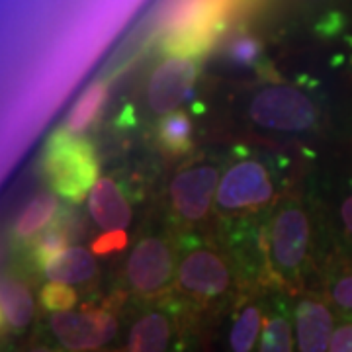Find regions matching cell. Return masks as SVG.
I'll list each match as a JSON object with an SVG mask.
<instances>
[{"instance_id":"obj_23","label":"cell","mask_w":352,"mask_h":352,"mask_svg":"<svg viewBox=\"0 0 352 352\" xmlns=\"http://www.w3.org/2000/svg\"><path fill=\"white\" fill-rule=\"evenodd\" d=\"M127 245V235L124 233V229H113L104 233L102 237L92 243V252L96 254H110V252L122 251Z\"/></svg>"},{"instance_id":"obj_13","label":"cell","mask_w":352,"mask_h":352,"mask_svg":"<svg viewBox=\"0 0 352 352\" xmlns=\"http://www.w3.org/2000/svg\"><path fill=\"white\" fill-rule=\"evenodd\" d=\"M173 337V323L164 311H147L129 331L127 352H166Z\"/></svg>"},{"instance_id":"obj_3","label":"cell","mask_w":352,"mask_h":352,"mask_svg":"<svg viewBox=\"0 0 352 352\" xmlns=\"http://www.w3.org/2000/svg\"><path fill=\"white\" fill-rule=\"evenodd\" d=\"M50 327L67 351L85 352L108 344L118 333V319L108 309L85 307L82 311H57Z\"/></svg>"},{"instance_id":"obj_9","label":"cell","mask_w":352,"mask_h":352,"mask_svg":"<svg viewBox=\"0 0 352 352\" xmlns=\"http://www.w3.org/2000/svg\"><path fill=\"white\" fill-rule=\"evenodd\" d=\"M217 180V170L212 166H198L178 173L170 184V198L176 212L190 221L201 219L210 210Z\"/></svg>"},{"instance_id":"obj_16","label":"cell","mask_w":352,"mask_h":352,"mask_svg":"<svg viewBox=\"0 0 352 352\" xmlns=\"http://www.w3.org/2000/svg\"><path fill=\"white\" fill-rule=\"evenodd\" d=\"M57 214V198L51 192H39L34 200L25 206V210L18 215L14 223V235L18 239H32L36 233H41L45 226Z\"/></svg>"},{"instance_id":"obj_5","label":"cell","mask_w":352,"mask_h":352,"mask_svg":"<svg viewBox=\"0 0 352 352\" xmlns=\"http://www.w3.org/2000/svg\"><path fill=\"white\" fill-rule=\"evenodd\" d=\"M272 182L258 161H241L227 170L217 186V204L223 210L263 206L272 198Z\"/></svg>"},{"instance_id":"obj_17","label":"cell","mask_w":352,"mask_h":352,"mask_svg":"<svg viewBox=\"0 0 352 352\" xmlns=\"http://www.w3.org/2000/svg\"><path fill=\"white\" fill-rule=\"evenodd\" d=\"M106 94H108V87L104 82H94L80 94V98L76 100L73 110L67 116L65 126L73 133H82L100 113L102 106L106 102Z\"/></svg>"},{"instance_id":"obj_21","label":"cell","mask_w":352,"mask_h":352,"mask_svg":"<svg viewBox=\"0 0 352 352\" xmlns=\"http://www.w3.org/2000/svg\"><path fill=\"white\" fill-rule=\"evenodd\" d=\"M39 302L51 314L71 311L76 303V292L63 282H50L39 292Z\"/></svg>"},{"instance_id":"obj_22","label":"cell","mask_w":352,"mask_h":352,"mask_svg":"<svg viewBox=\"0 0 352 352\" xmlns=\"http://www.w3.org/2000/svg\"><path fill=\"white\" fill-rule=\"evenodd\" d=\"M258 43L252 38H237L229 45V57L239 65H251L258 57Z\"/></svg>"},{"instance_id":"obj_18","label":"cell","mask_w":352,"mask_h":352,"mask_svg":"<svg viewBox=\"0 0 352 352\" xmlns=\"http://www.w3.org/2000/svg\"><path fill=\"white\" fill-rule=\"evenodd\" d=\"M157 138L164 151L170 155L190 151L192 147V122L186 113L170 112L161 118L157 126Z\"/></svg>"},{"instance_id":"obj_11","label":"cell","mask_w":352,"mask_h":352,"mask_svg":"<svg viewBox=\"0 0 352 352\" xmlns=\"http://www.w3.org/2000/svg\"><path fill=\"white\" fill-rule=\"evenodd\" d=\"M88 210L102 229H124L131 221V208L112 178H100L88 196Z\"/></svg>"},{"instance_id":"obj_15","label":"cell","mask_w":352,"mask_h":352,"mask_svg":"<svg viewBox=\"0 0 352 352\" xmlns=\"http://www.w3.org/2000/svg\"><path fill=\"white\" fill-rule=\"evenodd\" d=\"M73 231L71 215H63L55 219V223L45 227L36 241H32V258L39 268H47L57 256L67 251V243Z\"/></svg>"},{"instance_id":"obj_1","label":"cell","mask_w":352,"mask_h":352,"mask_svg":"<svg viewBox=\"0 0 352 352\" xmlns=\"http://www.w3.org/2000/svg\"><path fill=\"white\" fill-rule=\"evenodd\" d=\"M41 168L57 196L80 204L100 180L94 147L78 133L59 127L51 133L41 155Z\"/></svg>"},{"instance_id":"obj_4","label":"cell","mask_w":352,"mask_h":352,"mask_svg":"<svg viewBox=\"0 0 352 352\" xmlns=\"http://www.w3.org/2000/svg\"><path fill=\"white\" fill-rule=\"evenodd\" d=\"M175 261L168 245L159 237L139 241L127 261V282L131 289L151 298L161 294L173 280Z\"/></svg>"},{"instance_id":"obj_26","label":"cell","mask_w":352,"mask_h":352,"mask_svg":"<svg viewBox=\"0 0 352 352\" xmlns=\"http://www.w3.org/2000/svg\"><path fill=\"white\" fill-rule=\"evenodd\" d=\"M342 221L349 229V233H352V198L342 204Z\"/></svg>"},{"instance_id":"obj_12","label":"cell","mask_w":352,"mask_h":352,"mask_svg":"<svg viewBox=\"0 0 352 352\" xmlns=\"http://www.w3.org/2000/svg\"><path fill=\"white\" fill-rule=\"evenodd\" d=\"M2 327L10 333H22L34 319V298L24 282L12 276L2 278L0 286Z\"/></svg>"},{"instance_id":"obj_14","label":"cell","mask_w":352,"mask_h":352,"mask_svg":"<svg viewBox=\"0 0 352 352\" xmlns=\"http://www.w3.org/2000/svg\"><path fill=\"white\" fill-rule=\"evenodd\" d=\"M43 272L51 282L82 284L96 274V261H94L92 252L87 249L71 247L61 256H57Z\"/></svg>"},{"instance_id":"obj_10","label":"cell","mask_w":352,"mask_h":352,"mask_svg":"<svg viewBox=\"0 0 352 352\" xmlns=\"http://www.w3.org/2000/svg\"><path fill=\"white\" fill-rule=\"evenodd\" d=\"M300 352H327L333 339V315L321 302L303 300L296 309Z\"/></svg>"},{"instance_id":"obj_6","label":"cell","mask_w":352,"mask_h":352,"mask_svg":"<svg viewBox=\"0 0 352 352\" xmlns=\"http://www.w3.org/2000/svg\"><path fill=\"white\" fill-rule=\"evenodd\" d=\"M198 76L196 63L188 57H168L153 71L147 100L157 116H166L178 108L192 90Z\"/></svg>"},{"instance_id":"obj_24","label":"cell","mask_w":352,"mask_h":352,"mask_svg":"<svg viewBox=\"0 0 352 352\" xmlns=\"http://www.w3.org/2000/svg\"><path fill=\"white\" fill-rule=\"evenodd\" d=\"M331 298L342 309H352V276L340 278L339 282H335V286L331 288Z\"/></svg>"},{"instance_id":"obj_25","label":"cell","mask_w":352,"mask_h":352,"mask_svg":"<svg viewBox=\"0 0 352 352\" xmlns=\"http://www.w3.org/2000/svg\"><path fill=\"white\" fill-rule=\"evenodd\" d=\"M329 352H352V323L342 325L333 333Z\"/></svg>"},{"instance_id":"obj_2","label":"cell","mask_w":352,"mask_h":352,"mask_svg":"<svg viewBox=\"0 0 352 352\" xmlns=\"http://www.w3.org/2000/svg\"><path fill=\"white\" fill-rule=\"evenodd\" d=\"M254 124L276 131H305L317 120L314 102L292 87H268L251 102Z\"/></svg>"},{"instance_id":"obj_19","label":"cell","mask_w":352,"mask_h":352,"mask_svg":"<svg viewBox=\"0 0 352 352\" xmlns=\"http://www.w3.org/2000/svg\"><path fill=\"white\" fill-rule=\"evenodd\" d=\"M261 309L256 305H247L243 307L231 327L229 335V346L231 352H252V346L258 337V329H261Z\"/></svg>"},{"instance_id":"obj_27","label":"cell","mask_w":352,"mask_h":352,"mask_svg":"<svg viewBox=\"0 0 352 352\" xmlns=\"http://www.w3.org/2000/svg\"><path fill=\"white\" fill-rule=\"evenodd\" d=\"M30 352H53L51 349H47V346H34Z\"/></svg>"},{"instance_id":"obj_20","label":"cell","mask_w":352,"mask_h":352,"mask_svg":"<svg viewBox=\"0 0 352 352\" xmlns=\"http://www.w3.org/2000/svg\"><path fill=\"white\" fill-rule=\"evenodd\" d=\"M292 349H294V340H292V325L288 317L282 311L270 315L264 321L258 352H292Z\"/></svg>"},{"instance_id":"obj_7","label":"cell","mask_w":352,"mask_h":352,"mask_svg":"<svg viewBox=\"0 0 352 352\" xmlns=\"http://www.w3.org/2000/svg\"><path fill=\"white\" fill-rule=\"evenodd\" d=\"M178 282L182 289L192 296L201 300H214L226 294L231 284V274L219 254L208 249H196L188 252L180 263Z\"/></svg>"},{"instance_id":"obj_8","label":"cell","mask_w":352,"mask_h":352,"mask_svg":"<svg viewBox=\"0 0 352 352\" xmlns=\"http://www.w3.org/2000/svg\"><path fill=\"white\" fill-rule=\"evenodd\" d=\"M272 258L282 272H294L307 254L309 223L300 208H286L272 223Z\"/></svg>"}]
</instances>
